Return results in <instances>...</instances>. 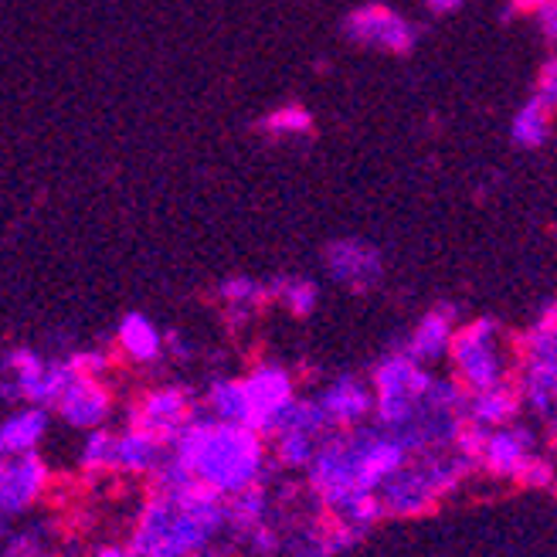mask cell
<instances>
[{"instance_id": "obj_1", "label": "cell", "mask_w": 557, "mask_h": 557, "mask_svg": "<svg viewBox=\"0 0 557 557\" xmlns=\"http://www.w3.org/2000/svg\"><path fill=\"white\" fill-rule=\"evenodd\" d=\"M265 435L248 429L218 422L211 414L194 411L190 422L171 442V453L194 472V480L218 490L221 496H235L248 486L265 480Z\"/></svg>"}, {"instance_id": "obj_2", "label": "cell", "mask_w": 557, "mask_h": 557, "mask_svg": "<svg viewBox=\"0 0 557 557\" xmlns=\"http://www.w3.org/2000/svg\"><path fill=\"white\" fill-rule=\"evenodd\" d=\"M453 364H456L459 384L469 395L507 384V357H504V347H499V330L493 320H480L456 333Z\"/></svg>"}, {"instance_id": "obj_3", "label": "cell", "mask_w": 557, "mask_h": 557, "mask_svg": "<svg viewBox=\"0 0 557 557\" xmlns=\"http://www.w3.org/2000/svg\"><path fill=\"white\" fill-rule=\"evenodd\" d=\"M51 486V472L38 453L27 456H4L0 466V510L4 517H21L35 510Z\"/></svg>"}, {"instance_id": "obj_4", "label": "cell", "mask_w": 557, "mask_h": 557, "mask_svg": "<svg viewBox=\"0 0 557 557\" xmlns=\"http://www.w3.org/2000/svg\"><path fill=\"white\" fill-rule=\"evenodd\" d=\"M248 387V401H252V418H248V429L262 432L265 438L275 432L278 418L289 411V405L296 401L293 381L283 368L275 364H262L252 374L245 377Z\"/></svg>"}, {"instance_id": "obj_5", "label": "cell", "mask_w": 557, "mask_h": 557, "mask_svg": "<svg viewBox=\"0 0 557 557\" xmlns=\"http://www.w3.org/2000/svg\"><path fill=\"white\" fill-rule=\"evenodd\" d=\"M190 418H194V405L181 387H153V392H147L129 411V425L150 429L171 445Z\"/></svg>"}, {"instance_id": "obj_6", "label": "cell", "mask_w": 557, "mask_h": 557, "mask_svg": "<svg viewBox=\"0 0 557 557\" xmlns=\"http://www.w3.org/2000/svg\"><path fill=\"white\" fill-rule=\"evenodd\" d=\"M109 411H113V398H109V392L99 384V377H89V374H78L65 387L59 405H54V414H59L69 429H78V432L102 429Z\"/></svg>"}, {"instance_id": "obj_7", "label": "cell", "mask_w": 557, "mask_h": 557, "mask_svg": "<svg viewBox=\"0 0 557 557\" xmlns=\"http://www.w3.org/2000/svg\"><path fill=\"white\" fill-rule=\"evenodd\" d=\"M537 453V438L531 429H523L517 422L504 425V429H490L486 445H483V456L480 466L490 472V476L499 480H513L520 466Z\"/></svg>"}, {"instance_id": "obj_8", "label": "cell", "mask_w": 557, "mask_h": 557, "mask_svg": "<svg viewBox=\"0 0 557 557\" xmlns=\"http://www.w3.org/2000/svg\"><path fill=\"white\" fill-rule=\"evenodd\" d=\"M320 405L333 429H360L374 414L377 395H374V384H364L357 377H337L320 395Z\"/></svg>"}, {"instance_id": "obj_9", "label": "cell", "mask_w": 557, "mask_h": 557, "mask_svg": "<svg viewBox=\"0 0 557 557\" xmlns=\"http://www.w3.org/2000/svg\"><path fill=\"white\" fill-rule=\"evenodd\" d=\"M166 445L157 432L150 429H139V425H126L120 435H116V459H113V472L120 476H129V480H150L157 466L163 462L166 456Z\"/></svg>"}, {"instance_id": "obj_10", "label": "cell", "mask_w": 557, "mask_h": 557, "mask_svg": "<svg viewBox=\"0 0 557 557\" xmlns=\"http://www.w3.org/2000/svg\"><path fill=\"white\" fill-rule=\"evenodd\" d=\"M48 408L45 405H21L0 425V453L4 456H27L38 453V445L48 435Z\"/></svg>"}, {"instance_id": "obj_11", "label": "cell", "mask_w": 557, "mask_h": 557, "mask_svg": "<svg viewBox=\"0 0 557 557\" xmlns=\"http://www.w3.org/2000/svg\"><path fill=\"white\" fill-rule=\"evenodd\" d=\"M520 405H523V398L510 384L486 387V392H472L469 408H466V422L483 425V429H504L517 418Z\"/></svg>"}, {"instance_id": "obj_12", "label": "cell", "mask_w": 557, "mask_h": 557, "mask_svg": "<svg viewBox=\"0 0 557 557\" xmlns=\"http://www.w3.org/2000/svg\"><path fill=\"white\" fill-rule=\"evenodd\" d=\"M205 411L211 418H218V422L248 425V418H252V401H248L245 381H214L205 395Z\"/></svg>"}, {"instance_id": "obj_13", "label": "cell", "mask_w": 557, "mask_h": 557, "mask_svg": "<svg viewBox=\"0 0 557 557\" xmlns=\"http://www.w3.org/2000/svg\"><path fill=\"white\" fill-rule=\"evenodd\" d=\"M453 341H456V333H453L449 313H429L414 330V337L408 344V357H414L418 364H422V360H438L442 354H453Z\"/></svg>"}, {"instance_id": "obj_14", "label": "cell", "mask_w": 557, "mask_h": 557, "mask_svg": "<svg viewBox=\"0 0 557 557\" xmlns=\"http://www.w3.org/2000/svg\"><path fill=\"white\" fill-rule=\"evenodd\" d=\"M320 442L323 438H317L310 432H299V429H275L269 435V449H272V459L278 466H286V469H306V466L313 462Z\"/></svg>"}, {"instance_id": "obj_15", "label": "cell", "mask_w": 557, "mask_h": 557, "mask_svg": "<svg viewBox=\"0 0 557 557\" xmlns=\"http://www.w3.org/2000/svg\"><path fill=\"white\" fill-rule=\"evenodd\" d=\"M269 517V493L265 486H248L235 496H228V527L235 534H252L256 527H262Z\"/></svg>"}, {"instance_id": "obj_16", "label": "cell", "mask_w": 557, "mask_h": 557, "mask_svg": "<svg viewBox=\"0 0 557 557\" xmlns=\"http://www.w3.org/2000/svg\"><path fill=\"white\" fill-rule=\"evenodd\" d=\"M160 347H163V341H160V333H157V326L150 320L136 317V313L123 320V326H120V350L129 360H136V364H150V360L160 357Z\"/></svg>"}, {"instance_id": "obj_17", "label": "cell", "mask_w": 557, "mask_h": 557, "mask_svg": "<svg viewBox=\"0 0 557 557\" xmlns=\"http://www.w3.org/2000/svg\"><path fill=\"white\" fill-rule=\"evenodd\" d=\"M113 459H116V432L92 429L82 438V449H78V466L86 476H102V472H113Z\"/></svg>"}, {"instance_id": "obj_18", "label": "cell", "mask_w": 557, "mask_h": 557, "mask_svg": "<svg viewBox=\"0 0 557 557\" xmlns=\"http://www.w3.org/2000/svg\"><path fill=\"white\" fill-rule=\"evenodd\" d=\"M333 517L337 520H344V523H350L354 531H360V534H368L371 527L381 520V517H387V510H384V499H381V493H368V490H360V493H350L344 504L333 510Z\"/></svg>"}, {"instance_id": "obj_19", "label": "cell", "mask_w": 557, "mask_h": 557, "mask_svg": "<svg viewBox=\"0 0 557 557\" xmlns=\"http://www.w3.org/2000/svg\"><path fill=\"white\" fill-rule=\"evenodd\" d=\"M513 483L531 486V490H550V486L557 483V466H554L550 456L534 453L531 459H527V462L520 466V472L513 476Z\"/></svg>"}, {"instance_id": "obj_20", "label": "cell", "mask_w": 557, "mask_h": 557, "mask_svg": "<svg viewBox=\"0 0 557 557\" xmlns=\"http://www.w3.org/2000/svg\"><path fill=\"white\" fill-rule=\"evenodd\" d=\"M245 541H248V547H252L259 557H275V554H278V547H283V541H278V534H272L265 523H262V527H256L252 534H245Z\"/></svg>"}, {"instance_id": "obj_21", "label": "cell", "mask_w": 557, "mask_h": 557, "mask_svg": "<svg viewBox=\"0 0 557 557\" xmlns=\"http://www.w3.org/2000/svg\"><path fill=\"white\" fill-rule=\"evenodd\" d=\"M313 299H317V293H313V286H306V283H293L286 289V302H289L293 313H310L313 310Z\"/></svg>"}, {"instance_id": "obj_22", "label": "cell", "mask_w": 557, "mask_h": 557, "mask_svg": "<svg viewBox=\"0 0 557 557\" xmlns=\"http://www.w3.org/2000/svg\"><path fill=\"white\" fill-rule=\"evenodd\" d=\"M92 557H136L129 544H102L92 550Z\"/></svg>"}, {"instance_id": "obj_23", "label": "cell", "mask_w": 557, "mask_h": 557, "mask_svg": "<svg viewBox=\"0 0 557 557\" xmlns=\"http://www.w3.org/2000/svg\"><path fill=\"white\" fill-rule=\"evenodd\" d=\"M547 418H550V438L557 442V392H554V401H550V411H547Z\"/></svg>"}]
</instances>
